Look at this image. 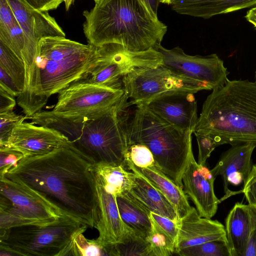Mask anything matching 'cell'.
<instances>
[{
  "label": "cell",
  "instance_id": "obj_18",
  "mask_svg": "<svg viewBox=\"0 0 256 256\" xmlns=\"http://www.w3.org/2000/svg\"><path fill=\"white\" fill-rule=\"evenodd\" d=\"M177 223L178 239L176 254L186 248L216 240L226 238L225 227L221 222L201 216L194 207Z\"/></svg>",
  "mask_w": 256,
  "mask_h": 256
},
{
  "label": "cell",
  "instance_id": "obj_20",
  "mask_svg": "<svg viewBox=\"0 0 256 256\" xmlns=\"http://www.w3.org/2000/svg\"><path fill=\"white\" fill-rule=\"evenodd\" d=\"M125 166L155 186L174 206L180 220L190 211L192 206L189 204L188 197L182 188L177 184L158 168L138 167L128 160H126Z\"/></svg>",
  "mask_w": 256,
  "mask_h": 256
},
{
  "label": "cell",
  "instance_id": "obj_43",
  "mask_svg": "<svg viewBox=\"0 0 256 256\" xmlns=\"http://www.w3.org/2000/svg\"><path fill=\"white\" fill-rule=\"evenodd\" d=\"M245 18L256 28V6H253L247 12Z\"/></svg>",
  "mask_w": 256,
  "mask_h": 256
},
{
  "label": "cell",
  "instance_id": "obj_1",
  "mask_svg": "<svg viewBox=\"0 0 256 256\" xmlns=\"http://www.w3.org/2000/svg\"><path fill=\"white\" fill-rule=\"evenodd\" d=\"M2 177L38 196L62 216L96 227L98 212L93 164L70 146L24 157Z\"/></svg>",
  "mask_w": 256,
  "mask_h": 256
},
{
  "label": "cell",
  "instance_id": "obj_33",
  "mask_svg": "<svg viewBox=\"0 0 256 256\" xmlns=\"http://www.w3.org/2000/svg\"><path fill=\"white\" fill-rule=\"evenodd\" d=\"M26 119L13 110L0 114V146L6 144L14 128Z\"/></svg>",
  "mask_w": 256,
  "mask_h": 256
},
{
  "label": "cell",
  "instance_id": "obj_11",
  "mask_svg": "<svg viewBox=\"0 0 256 256\" xmlns=\"http://www.w3.org/2000/svg\"><path fill=\"white\" fill-rule=\"evenodd\" d=\"M162 65V56L154 48L134 52L120 44H105L102 60L83 81L112 88H123V78L132 71Z\"/></svg>",
  "mask_w": 256,
  "mask_h": 256
},
{
  "label": "cell",
  "instance_id": "obj_7",
  "mask_svg": "<svg viewBox=\"0 0 256 256\" xmlns=\"http://www.w3.org/2000/svg\"><path fill=\"white\" fill-rule=\"evenodd\" d=\"M88 226L63 216L48 224L0 230V256H61L72 238Z\"/></svg>",
  "mask_w": 256,
  "mask_h": 256
},
{
  "label": "cell",
  "instance_id": "obj_34",
  "mask_svg": "<svg viewBox=\"0 0 256 256\" xmlns=\"http://www.w3.org/2000/svg\"><path fill=\"white\" fill-rule=\"evenodd\" d=\"M198 144V164L205 166L207 159L210 156L212 152L219 146L215 139L210 134L194 132Z\"/></svg>",
  "mask_w": 256,
  "mask_h": 256
},
{
  "label": "cell",
  "instance_id": "obj_10",
  "mask_svg": "<svg viewBox=\"0 0 256 256\" xmlns=\"http://www.w3.org/2000/svg\"><path fill=\"white\" fill-rule=\"evenodd\" d=\"M63 216L38 196L0 178V230L54 222Z\"/></svg>",
  "mask_w": 256,
  "mask_h": 256
},
{
  "label": "cell",
  "instance_id": "obj_49",
  "mask_svg": "<svg viewBox=\"0 0 256 256\" xmlns=\"http://www.w3.org/2000/svg\"><path fill=\"white\" fill-rule=\"evenodd\" d=\"M254 79L256 80V70L255 72Z\"/></svg>",
  "mask_w": 256,
  "mask_h": 256
},
{
  "label": "cell",
  "instance_id": "obj_21",
  "mask_svg": "<svg viewBox=\"0 0 256 256\" xmlns=\"http://www.w3.org/2000/svg\"><path fill=\"white\" fill-rule=\"evenodd\" d=\"M170 6L179 14L208 19L256 6V0H176Z\"/></svg>",
  "mask_w": 256,
  "mask_h": 256
},
{
  "label": "cell",
  "instance_id": "obj_9",
  "mask_svg": "<svg viewBox=\"0 0 256 256\" xmlns=\"http://www.w3.org/2000/svg\"><path fill=\"white\" fill-rule=\"evenodd\" d=\"M122 87L130 99L128 106L146 104L156 98L173 92L195 94L212 90L206 83L178 75L162 65L132 71L123 78Z\"/></svg>",
  "mask_w": 256,
  "mask_h": 256
},
{
  "label": "cell",
  "instance_id": "obj_38",
  "mask_svg": "<svg viewBox=\"0 0 256 256\" xmlns=\"http://www.w3.org/2000/svg\"><path fill=\"white\" fill-rule=\"evenodd\" d=\"M242 192L248 204L256 206V164L252 165Z\"/></svg>",
  "mask_w": 256,
  "mask_h": 256
},
{
  "label": "cell",
  "instance_id": "obj_26",
  "mask_svg": "<svg viewBox=\"0 0 256 256\" xmlns=\"http://www.w3.org/2000/svg\"><path fill=\"white\" fill-rule=\"evenodd\" d=\"M116 256L115 245L105 246L97 239L88 240L83 232L76 235L61 256Z\"/></svg>",
  "mask_w": 256,
  "mask_h": 256
},
{
  "label": "cell",
  "instance_id": "obj_44",
  "mask_svg": "<svg viewBox=\"0 0 256 256\" xmlns=\"http://www.w3.org/2000/svg\"><path fill=\"white\" fill-rule=\"evenodd\" d=\"M145 2L150 12L157 16V11L160 0H145Z\"/></svg>",
  "mask_w": 256,
  "mask_h": 256
},
{
  "label": "cell",
  "instance_id": "obj_5",
  "mask_svg": "<svg viewBox=\"0 0 256 256\" xmlns=\"http://www.w3.org/2000/svg\"><path fill=\"white\" fill-rule=\"evenodd\" d=\"M129 142L146 146L152 152L156 167L182 188V176L194 156L192 132L176 128L152 112L146 104L135 106L126 113Z\"/></svg>",
  "mask_w": 256,
  "mask_h": 256
},
{
  "label": "cell",
  "instance_id": "obj_19",
  "mask_svg": "<svg viewBox=\"0 0 256 256\" xmlns=\"http://www.w3.org/2000/svg\"><path fill=\"white\" fill-rule=\"evenodd\" d=\"M256 147L251 143L232 146L210 170L214 177L221 176L226 193L230 184L238 186L245 182L252 168V156Z\"/></svg>",
  "mask_w": 256,
  "mask_h": 256
},
{
  "label": "cell",
  "instance_id": "obj_30",
  "mask_svg": "<svg viewBox=\"0 0 256 256\" xmlns=\"http://www.w3.org/2000/svg\"><path fill=\"white\" fill-rule=\"evenodd\" d=\"M150 220L152 228L146 238L150 245V256H170L176 254L175 243L151 218Z\"/></svg>",
  "mask_w": 256,
  "mask_h": 256
},
{
  "label": "cell",
  "instance_id": "obj_17",
  "mask_svg": "<svg viewBox=\"0 0 256 256\" xmlns=\"http://www.w3.org/2000/svg\"><path fill=\"white\" fill-rule=\"evenodd\" d=\"M94 178L98 212L95 227L98 232L96 239L105 246L116 244L124 237L128 226L120 216L116 196L104 188L95 174Z\"/></svg>",
  "mask_w": 256,
  "mask_h": 256
},
{
  "label": "cell",
  "instance_id": "obj_22",
  "mask_svg": "<svg viewBox=\"0 0 256 256\" xmlns=\"http://www.w3.org/2000/svg\"><path fill=\"white\" fill-rule=\"evenodd\" d=\"M150 212L178 222L176 210L165 196L152 184L136 174L133 183L128 192Z\"/></svg>",
  "mask_w": 256,
  "mask_h": 256
},
{
  "label": "cell",
  "instance_id": "obj_27",
  "mask_svg": "<svg viewBox=\"0 0 256 256\" xmlns=\"http://www.w3.org/2000/svg\"><path fill=\"white\" fill-rule=\"evenodd\" d=\"M0 68L13 80L22 92L26 81V68L22 60L0 41Z\"/></svg>",
  "mask_w": 256,
  "mask_h": 256
},
{
  "label": "cell",
  "instance_id": "obj_37",
  "mask_svg": "<svg viewBox=\"0 0 256 256\" xmlns=\"http://www.w3.org/2000/svg\"><path fill=\"white\" fill-rule=\"evenodd\" d=\"M250 217L248 240L244 256H256V206L248 204Z\"/></svg>",
  "mask_w": 256,
  "mask_h": 256
},
{
  "label": "cell",
  "instance_id": "obj_28",
  "mask_svg": "<svg viewBox=\"0 0 256 256\" xmlns=\"http://www.w3.org/2000/svg\"><path fill=\"white\" fill-rule=\"evenodd\" d=\"M116 256H150V245L146 238L128 227L121 241L115 244Z\"/></svg>",
  "mask_w": 256,
  "mask_h": 256
},
{
  "label": "cell",
  "instance_id": "obj_14",
  "mask_svg": "<svg viewBox=\"0 0 256 256\" xmlns=\"http://www.w3.org/2000/svg\"><path fill=\"white\" fill-rule=\"evenodd\" d=\"M68 146V139L58 131L24 122L14 128L7 143L0 146L11 148L26 157L46 154Z\"/></svg>",
  "mask_w": 256,
  "mask_h": 256
},
{
  "label": "cell",
  "instance_id": "obj_46",
  "mask_svg": "<svg viewBox=\"0 0 256 256\" xmlns=\"http://www.w3.org/2000/svg\"><path fill=\"white\" fill-rule=\"evenodd\" d=\"M176 0H160V2L170 5L174 2Z\"/></svg>",
  "mask_w": 256,
  "mask_h": 256
},
{
  "label": "cell",
  "instance_id": "obj_8",
  "mask_svg": "<svg viewBox=\"0 0 256 256\" xmlns=\"http://www.w3.org/2000/svg\"><path fill=\"white\" fill-rule=\"evenodd\" d=\"M58 94L57 102L52 110L39 112L26 119L36 124L48 120L82 124L102 116L128 99L123 88L84 81L76 82Z\"/></svg>",
  "mask_w": 256,
  "mask_h": 256
},
{
  "label": "cell",
  "instance_id": "obj_12",
  "mask_svg": "<svg viewBox=\"0 0 256 256\" xmlns=\"http://www.w3.org/2000/svg\"><path fill=\"white\" fill-rule=\"evenodd\" d=\"M162 56V65L178 75L206 83L214 90L222 86L229 72L216 54L190 56L179 46L172 49L161 44L156 48Z\"/></svg>",
  "mask_w": 256,
  "mask_h": 256
},
{
  "label": "cell",
  "instance_id": "obj_16",
  "mask_svg": "<svg viewBox=\"0 0 256 256\" xmlns=\"http://www.w3.org/2000/svg\"><path fill=\"white\" fill-rule=\"evenodd\" d=\"M194 94L173 92L156 98L146 105L176 128L184 132L194 133L198 118Z\"/></svg>",
  "mask_w": 256,
  "mask_h": 256
},
{
  "label": "cell",
  "instance_id": "obj_31",
  "mask_svg": "<svg viewBox=\"0 0 256 256\" xmlns=\"http://www.w3.org/2000/svg\"><path fill=\"white\" fill-rule=\"evenodd\" d=\"M0 41L22 60V54L24 47L25 37L18 23L8 30L0 28Z\"/></svg>",
  "mask_w": 256,
  "mask_h": 256
},
{
  "label": "cell",
  "instance_id": "obj_32",
  "mask_svg": "<svg viewBox=\"0 0 256 256\" xmlns=\"http://www.w3.org/2000/svg\"><path fill=\"white\" fill-rule=\"evenodd\" d=\"M128 160L140 168L156 166L153 154L145 145L140 143L129 142L126 154Z\"/></svg>",
  "mask_w": 256,
  "mask_h": 256
},
{
  "label": "cell",
  "instance_id": "obj_15",
  "mask_svg": "<svg viewBox=\"0 0 256 256\" xmlns=\"http://www.w3.org/2000/svg\"><path fill=\"white\" fill-rule=\"evenodd\" d=\"M215 178L210 170L198 164L194 156L182 175L184 192L202 217L212 218L217 212L220 200L214 192Z\"/></svg>",
  "mask_w": 256,
  "mask_h": 256
},
{
  "label": "cell",
  "instance_id": "obj_25",
  "mask_svg": "<svg viewBox=\"0 0 256 256\" xmlns=\"http://www.w3.org/2000/svg\"><path fill=\"white\" fill-rule=\"evenodd\" d=\"M93 167L104 188L115 196L128 191L136 175L127 171L124 164H93Z\"/></svg>",
  "mask_w": 256,
  "mask_h": 256
},
{
  "label": "cell",
  "instance_id": "obj_48",
  "mask_svg": "<svg viewBox=\"0 0 256 256\" xmlns=\"http://www.w3.org/2000/svg\"><path fill=\"white\" fill-rule=\"evenodd\" d=\"M95 2V4H98L101 2L102 0H94Z\"/></svg>",
  "mask_w": 256,
  "mask_h": 256
},
{
  "label": "cell",
  "instance_id": "obj_2",
  "mask_svg": "<svg viewBox=\"0 0 256 256\" xmlns=\"http://www.w3.org/2000/svg\"><path fill=\"white\" fill-rule=\"evenodd\" d=\"M104 52V44H84L65 37L42 38L24 88L16 98L26 118L42 111L51 96L86 79Z\"/></svg>",
  "mask_w": 256,
  "mask_h": 256
},
{
  "label": "cell",
  "instance_id": "obj_42",
  "mask_svg": "<svg viewBox=\"0 0 256 256\" xmlns=\"http://www.w3.org/2000/svg\"><path fill=\"white\" fill-rule=\"evenodd\" d=\"M15 98L0 87V114L13 110L17 103Z\"/></svg>",
  "mask_w": 256,
  "mask_h": 256
},
{
  "label": "cell",
  "instance_id": "obj_29",
  "mask_svg": "<svg viewBox=\"0 0 256 256\" xmlns=\"http://www.w3.org/2000/svg\"><path fill=\"white\" fill-rule=\"evenodd\" d=\"M176 254L181 256H232L226 238L186 248L180 250Z\"/></svg>",
  "mask_w": 256,
  "mask_h": 256
},
{
  "label": "cell",
  "instance_id": "obj_3",
  "mask_svg": "<svg viewBox=\"0 0 256 256\" xmlns=\"http://www.w3.org/2000/svg\"><path fill=\"white\" fill-rule=\"evenodd\" d=\"M83 15L85 36L96 46L118 44L134 52L155 49L168 30L140 0H102Z\"/></svg>",
  "mask_w": 256,
  "mask_h": 256
},
{
  "label": "cell",
  "instance_id": "obj_39",
  "mask_svg": "<svg viewBox=\"0 0 256 256\" xmlns=\"http://www.w3.org/2000/svg\"><path fill=\"white\" fill-rule=\"evenodd\" d=\"M18 24L8 0H0V28L10 29Z\"/></svg>",
  "mask_w": 256,
  "mask_h": 256
},
{
  "label": "cell",
  "instance_id": "obj_6",
  "mask_svg": "<svg viewBox=\"0 0 256 256\" xmlns=\"http://www.w3.org/2000/svg\"><path fill=\"white\" fill-rule=\"evenodd\" d=\"M128 100L107 112L83 124L69 146L92 164H124L129 141L126 126Z\"/></svg>",
  "mask_w": 256,
  "mask_h": 256
},
{
  "label": "cell",
  "instance_id": "obj_35",
  "mask_svg": "<svg viewBox=\"0 0 256 256\" xmlns=\"http://www.w3.org/2000/svg\"><path fill=\"white\" fill-rule=\"evenodd\" d=\"M20 152L8 146H0V177L16 166L24 158Z\"/></svg>",
  "mask_w": 256,
  "mask_h": 256
},
{
  "label": "cell",
  "instance_id": "obj_41",
  "mask_svg": "<svg viewBox=\"0 0 256 256\" xmlns=\"http://www.w3.org/2000/svg\"><path fill=\"white\" fill-rule=\"evenodd\" d=\"M34 8L42 12L57 8L64 0H24Z\"/></svg>",
  "mask_w": 256,
  "mask_h": 256
},
{
  "label": "cell",
  "instance_id": "obj_13",
  "mask_svg": "<svg viewBox=\"0 0 256 256\" xmlns=\"http://www.w3.org/2000/svg\"><path fill=\"white\" fill-rule=\"evenodd\" d=\"M8 1L25 37L22 58L26 77L32 67L39 41L46 37H65L66 34L47 12L34 8L24 0Z\"/></svg>",
  "mask_w": 256,
  "mask_h": 256
},
{
  "label": "cell",
  "instance_id": "obj_47",
  "mask_svg": "<svg viewBox=\"0 0 256 256\" xmlns=\"http://www.w3.org/2000/svg\"><path fill=\"white\" fill-rule=\"evenodd\" d=\"M142 3L146 8L150 12V11L149 10V9L148 8L146 4V3L145 2V0H140ZM152 14H154V16H156L153 13H152V12H150Z\"/></svg>",
  "mask_w": 256,
  "mask_h": 256
},
{
  "label": "cell",
  "instance_id": "obj_4",
  "mask_svg": "<svg viewBox=\"0 0 256 256\" xmlns=\"http://www.w3.org/2000/svg\"><path fill=\"white\" fill-rule=\"evenodd\" d=\"M195 132L210 134L218 146H256V80L228 79L212 90L203 104Z\"/></svg>",
  "mask_w": 256,
  "mask_h": 256
},
{
  "label": "cell",
  "instance_id": "obj_45",
  "mask_svg": "<svg viewBox=\"0 0 256 256\" xmlns=\"http://www.w3.org/2000/svg\"><path fill=\"white\" fill-rule=\"evenodd\" d=\"M74 0H64L66 10H68L70 6L73 4Z\"/></svg>",
  "mask_w": 256,
  "mask_h": 256
},
{
  "label": "cell",
  "instance_id": "obj_36",
  "mask_svg": "<svg viewBox=\"0 0 256 256\" xmlns=\"http://www.w3.org/2000/svg\"><path fill=\"white\" fill-rule=\"evenodd\" d=\"M150 218L170 236L176 246L178 239V223L168 218L152 212H150Z\"/></svg>",
  "mask_w": 256,
  "mask_h": 256
},
{
  "label": "cell",
  "instance_id": "obj_24",
  "mask_svg": "<svg viewBox=\"0 0 256 256\" xmlns=\"http://www.w3.org/2000/svg\"><path fill=\"white\" fill-rule=\"evenodd\" d=\"M116 197L120 216L125 225L146 238L152 228L150 212L128 192L118 194Z\"/></svg>",
  "mask_w": 256,
  "mask_h": 256
},
{
  "label": "cell",
  "instance_id": "obj_40",
  "mask_svg": "<svg viewBox=\"0 0 256 256\" xmlns=\"http://www.w3.org/2000/svg\"><path fill=\"white\" fill-rule=\"evenodd\" d=\"M0 87L14 97L17 98L22 92L13 80L1 68H0Z\"/></svg>",
  "mask_w": 256,
  "mask_h": 256
},
{
  "label": "cell",
  "instance_id": "obj_23",
  "mask_svg": "<svg viewBox=\"0 0 256 256\" xmlns=\"http://www.w3.org/2000/svg\"><path fill=\"white\" fill-rule=\"evenodd\" d=\"M224 227L231 256H244L250 231L248 204L236 203L226 218Z\"/></svg>",
  "mask_w": 256,
  "mask_h": 256
}]
</instances>
